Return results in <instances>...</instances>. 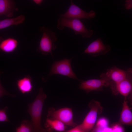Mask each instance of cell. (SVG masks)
<instances>
[{
	"label": "cell",
	"mask_w": 132,
	"mask_h": 132,
	"mask_svg": "<svg viewBox=\"0 0 132 132\" xmlns=\"http://www.w3.org/2000/svg\"><path fill=\"white\" fill-rule=\"evenodd\" d=\"M47 95L41 87L34 100L28 105L27 111L31 118V121L33 130V132H46L45 129L41 125V120L42 111L44 101L47 98Z\"/></svg>",
	"instance_id": "obj_1"
},
{
	"label": "cell",
	"mask_w": 132,
	"mask_h": 132,
	"mask_svg": "<svg viewBox=\"0 0 132 132\" xmlns=\"http://www.w3.org/2000/svg\"><path fill=\"white\" fill-rule=\"evenodd\" d=\"M39 30L42 34L36 52L44 55L50 53L53 56L52 51L57 47L55 44L57 40L56 33L51 29L44 26L41 27Z\"/></svg>",
	"instance_id": "obj_2"
},
{
	"label": "cell",
	"mask_w": 132,
	"mask_h": 132,
	"mask_svg": "<svg viewBox=\"0 0 132 132\" xmlns=\"http://www.w3.org/2000/svg\"><path fill=\"white\" fill-rule=\"evenodd\" d=\"M57 22V28L58 29L62 30L65 27H67L73 30L75 34L80 35L83 38H89L93 33L92 30L87 29L79 20L59 17Z\"/></svg>",
	"instance_id": "obj_3"
},
{
	"label": "cell",
	"mask_w": 132,
	"mask_h": 132,
	"mask_svg": "<svg viewBox=\"0 0 132 132\" xmlns=\"http://www.w3.org/2000/svg\"><path fill=\"white\" fill-rule=\"evenodd\" d=\"M132 71L131 68L125 70L114 66L107 69L106 73L101 74L100 77L107 81L109 84L112 93L116 95V85L124 79Z\"/></svg>",
	"instance_id": "obj_4"
},
{
	"label": "cell",
	"mask_w": 132,
	"mask_h": 132,
	"mask_svg": "<svg viewBox=\"0 0 132 132\" xmlns=\"http://www.w3.org/2000/svg\"><path fill=\"white\" fill-rule=\"evenodd\" d=\"M90 110L82 123L77 126L83 132H89L93 127L98 115L102 112V107L100 102L92 100L88 104Z\"/></svg>",
	"instance_id": "obj_5"
},
{
	"label": "cell",
	"mask_w": 132,
	"mask_h": 132,
	"mask_svg": "<svg viewBox=\"0 0 132 132\" xmlns=\"http://www.w3.org/2000/svg\"><path fill=\"white\" fill-rule=\"evenodd\" d=\"M72 59L65 58L54 62L52 65L48 75L46 78L43 79V81H46L48 78L54 74L60 75L79 80L72 69L70 64Z\"/></svg>",
	"instance_id": "obj_6"
},
{
	"label": "cell",
	"mask_w": 132,
	"mask_h": 132,
	"mask_svg": "<svg viewBox=\"0 0 132 132\" xmlns=\"http://www.w3.org/2000/svg\"><path fill=\"white\" fill-rule=\"evenodd\" d=\"M73 115L71 109L65 107L56 110L53 108L49 109L47 118L58 120L65 125L75 126L76 124L73 121Z\"/></svg>",
	"instance_id": "obj_7"
},
{
	"label": "cell",
	"mask_w": 132,
	"mask_h": 132,
	"mask_svg": "<svg viewBox=\"0 0 132 132\" xmlns=\"http://www.w3.org/2000/svg\"><path fill=\"white\" fill-rule=\"evenodd\" d=\"M96 13L93 10L87 12L75 4L71 0L70 6L67 11L63 14L59 15V17L69 19H81L90 20L95 18Z\"/></svg>",
	"instance_id": "obj_8"
},
{
	"label": "cell",
	"mask_w": 132,
	"mask_h": 132,
	"mask_svg": "<svg viewBox=\"0 0 132 132\" xmlns=\"http://www.w3.org/2000/svg\"><path fill=\"white\" fill-rule=\"evenodd\" d=\"M110 49L109 45L104 44L101 38H99L91 43L82 54H89L95 57L106 54Z\"/></svg>",
	"instance_id": "obj_9"
},
{
	"label": "cell",
	"mask_w": 132,
	"mask_h": 132,
	"mask_svg": "<svg viewBox=\"0 0 132 132\" xmlns=\"http://www.w3.org/2000/svg\"><path fill=\"white\" fill-rule=\"evenodd\" d=\"M80 81L79 88L87 93L93 91H102L103 87L109 86V84L107 81L101 78L85 81L80 80Z\"/></svg>",
	"instance_id": "obj_10"
},
{
	"label": "cell",
	"mask_w": 132,
	"mask_h": 132,
	"mask_svg": "<svg viewBox=\"0 0 132 132\" xmlns=\"http://www.w3.org/2000/svg\"><path fill=\"white\" fill-rule=\"evenodd\" d=\"M132 71L123 80L117 84L115 87L117 95L119 93L125 98L132 94Z\"/></svg>",
	"instance_id": "obj_11"
},
{
	"label": "cell",
	"mask_w": 132,
	"mask_h": 132,
	"mask_svg": "<svg viewBox=\"0 0 132 132\" xmlns=\"http://www.w3.org/2000/svg\"><path fill=\"white\" fill-rule=\"evenodd\" d=\"M18 9L13 0H0V17L4 15L11 18L13 16L14 12Z\"/></svg>",
	"instance_id": "obj_12"
},
{
	"label": "cell",
	"mask_w": 132,
	"mask_h": 132,
	"mask_svg": "<svg viewBox=\"0 0 132 132\" xmlns=\"http://www.w3.org/2000/svg\"><path fill=\"white\" fill-rule=\"evenodd\" d=\"M18 45V41L12 38L4 39L0 37V51L6 53H10L14 51Z\"/></svg>",
	"instance_id": "obj_13"
},
{
	"label": "cell",
	"mask_w": 132,
	"mask_h": 132,
	"mask_svg": "<svg viewBox=\"0 0 132 132\" xmlns=\"http://www.w3.org/2000/svg\"><path fill=\"white\" fill-rule=\"evenodd\" d=\"M16 84L19 90L23 94L31 92L33 87L32 79L29 75L18 80Z\"/></svg>",
	"instance_id": "obj_14"
},
{
	"label": "cell",
	"mask_w": 132,
	"mask_h": 132,
	"mask_svg": "<svg viewBox=\"0 0 132 132\" xmlns=\"http://www.w3.org/2000/svg\"><path fill=\"white\" fill-rule=\"evenodd\" d=\"M119 119L121 124L131 125L132 124V113L128 105L127 102L124 101Z\"/></svg>",
	"instance_id": "obj_15"
},
{
	"label": "cell",
	"mask_w": 132,
	"mask_h": 132,
	"mask_svg": "<svg viewBox=\"0 0 132 132\" xmlns=\"http://www.w3.org/2000/svg\"><path fill=\"white\" fill-rule=\"evenodd\" d=\"M25 16L21 15L16 17L0 20V30L12 25H17L23 23Z\"/></svg>",
	"instance_id": "obj_16"
},
{
	"label": "cell",
	"mask_w": 132,
	"mask_h": 132,
	"mask_svg": "<svg viewBox=\"0 0 132 132\" xmlns=\"http://www.w3.org/2000/svg\"><path fill=\"white\" fill-rule=\"evenodd\" d=\"M45 125L46 131L52 129L58 132H63L66 128L65 125L61 121L48 118L46 119Z\"/></svg>",
	"instance_id": "obj_17"
},
{
	"label": "cell",
	"mask_w": 132,
	"mask_h": 132,
	"mask_svg": "<svg viewBox=\"0 0 132 132\" xmlns=\"http://www.w3.org/2000/svg\"><path fill=\"white\" fill-rule=\"evenodd\" d=\"M16 132H33V126L31 121L23 120L20 126L16 129Z\"/></svg>",
	"instance_id": "obj_18"
},
{
	"label": "cell",
	"mask_w": 132,
	"mask_h": 132,
	"mask_svg": "<svg viewBox=\"0 0 132 132\" xmlns=\"http://www.w3.org/2000/svg\"><path fill=\"white\" fill-rule=\"evenodd\" d=\"M8 109V107L6 106L0 110V122H10L6 113Z\"/></svg>",
	"instance_id": "obj_19"
},
{
	"label": "cell",
	"mask_w": 132,
	"mask_h": 132,
	"mask_svg": "<svg viewBox=\"0 0 132 132\" xmlns=\"http://www.w3.org/2000/svg\"><path fill=\"white\" fill-rule=\"evenodd\" d=\"M1 72V71H0V97L4 95L9 96L12 97H15L16 96L15 95L9 93L5 90L2 87L0 80V76L2 74Z\"/></svg>",
	"instance_id": "obj_20"
},
{
	"label": "cell",
	"mask_w": 132,
	"mask_h": 132,
	"mask_svg": "<svg viewBox=\"0 0 132 132\" xmlns=\"http://www.w3.org/2000/svg\"><path fill=\"white\" fill-rule=\"evenodd\" d=\"M97 123V125L98 127L101 128H105L108 124L107 121L104 119H101L99 120Z\"/></svg>",
	"instance_id": "obj_21"
},
{
	"label": "cell",
	"mask_w": 132,
	"mask_h": 132,
	"mask_svg": "<svg viewBox=\"0 0 132 132\" xmlns=\"http://www.w3.org/2000/svg\"><path fill=\"white\" fill-rule=\"evenodd\" d=\"M125 7L127 10H129L132 7V0H125Z\"/></svg>",
	"instance_id": "obj_22"
},
{
	"label": "cell",
	"mask_w": 132,
	"mask_h": 132,
	"mask_svg": "<svg viewBox=\"0 0 132 132\" xmlns=\"http://www.w3.org/2000/svg\"><path fill=\"white\" fill-rule=\"evenodd\" d=\"M67 132H83L80 130L77 126L74 128L70 130Z\"/></svg>",
	"instance_id": "obj_23"
},
{
	"label": "cell",
	"mask_w": 132,
	"mask_h": 132,
	"mask_svg": "<svg viewBox=\"0 0 132 132\" xmlns=\"http://www.w3.org/2000/svg\"><path fill=\"white\" fill-rule=\"evenodd\" d=\"M113 132H122L121 129L117 126H115L112 130Z\"/></svg>",
	"instance_id": "obj_24"
},
{
	"label": "cell",
	"mask_w": 132,
	"mask_h": 132,
	"mask_svg": "<svg viewBox=\"0 0 132 132\" xmlns=\"http://www.w3.org/2000/svg\"><path fill=\"white\" fill-rule=\"evenodd\" d=\"M34 3L38 5H40L43 1L42 0H32Z\"/></svg>",
	"instance_id": "obj_25"
}]
</instances>
